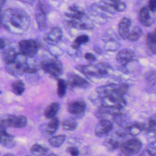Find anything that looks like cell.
<instances>
[{
    "mask_svg": "<svg viewBox=\"0 0 156 156\" xmlns=\"http://www.w3.org/2000/svg\"><path fill=\"white\" fill-rule=\"evenodd\" d=\"M62 127L66 130L73 131L76 129L77 122L74 118H67L62 122Z\"/></svg>",
    "mask_w": 156,
    "mask_h": 156,
    "instance_id": "obj_28",
    "label": "cell"
},
{
    "mask_svg": "<svg viewBox=\"0 0 156 156\" xmlns=\"http://www.w3.org/2000/svg\"><path fill=\"white\" fill-rule=\"evenodd\" d=\"M18 47L20 54L26 57L32 58L37 54L39 44L36 40L33 39L23 40L19 42Z\"/></svg>",
    "mask_w": 156,
    "mask_h": 156,
    "instance_id": "obj_6",
    "label": "cell"
},
{
    "mask_svg": "<svg viewBox=\"0 0 156 156\" xmlns=\"http://www.w3.org/2000/svg\"><path fill=\"white\" fill-rule=\"evenodd\" d=\"M30 152L35 155L41 156L44 155L48 152V148L39 144H34L30 148Z\"/></svg>",
    "mask_w": 156,
    "mask_h": 156,
    "instance_id": "obj_30",
    "label": "cell"
},
{
    "mask_svg": "<svg viewBox=\"0 0 156 156\" xmlns=\"http://www.w3.org/2000/svg\"><path fill=\"white\" fill-rule=\"evenodd\" d=\"M85 103L82 100L73 101L69 102L67 105L68 112L76 117L82 116L85 110Z\"/></svg>",
    "mask_w": 156,
    "mask_h": 156,
    "instance_id": "obj_9",
    "label": "cell"
},
{
    "mask_svg": "<svg viewBox=\"0 0 156 156\" xmlns=\"http://www.w3.org/2000/svg\"><path fill=\"white\" fill-rule=\"evenodd\" d=\"M113 129L112 122L108 119H101L96 126L94 133L96 136L102 137L108 135Z\"/></svg>",
    "mask_w": 156,
    "mask_h": 156,
    "instance_id": "obj_10",
    "label": "cell"
},
{
    "mask_svg": "<svg viewBox=\"0 0 156 156\" xmlns=\"http://www.w3.org/2000/svg\"><path fill=\"white\" fill-rule=\"evenodd\" d=\"M27 122L26 117L23 115L0 114V126L4 128L7 127L23 128L26 126Z\"/></svg>",
    "mask_w": 156,
    "mask_h": 156,
    "instance_id": "obj_5",
    "label": "cell"
},
{
    "mask_svg": "<svg viewBox=\"0 0 156 156\" xmlns=\"http://www.w3.org/2000/svg\"><path fill=\"white\" fill-rule=\"evenodd\" d=\"M67 84L65 80L62 79H57V95L59 98H63L66 92Z\"/></svg>",
    "mask_w": 156,
    "mask_h": 156,
    "instance_id": "obj_31",
    "label": "cell"
},
{
    "mask_svg": "<svg viewBox=\"0 0 156 156\" xmlns=\"http://www.w3.org/2000/svg\"><path fill=\"white\" fill-rule=\"evenodd\" d=\"M68 10L69 12L65 13V16L69 19L81 20L85 15L83 10L80 7L75 4L70 5L68 8Z\"/></svg>",
    "mask_w": 156,
    "mask_h": 156,
    "instance_id": "obj_16",
    "label": "cell"
},
{
    "mask_svg": "<svg viewBox=\"0 0 156 156\" xmlns=\"http://www.w3.org/2000/svg\"><path fill=\"white\" fill-rule=\"evenodd\" d=\"M155 129H156V121L155 118L151 117L150 119L148 121L147 124L146 126H144V129L147 133H155Z\"/></svg>",
    "mask_w": 156,
    "mask_h": 156,
    "instance_id": "obj_32",
    "label": "cell"
},
{
    "mask_svg": "<svg viewBox=\"0 0 156 156\" xmlns=\"http://www.w3.org/2000/svg\"><path fill=\"white\" fill-rule=\"evenodd\" d=\"M108 7H109L115 13L116 12H122L126 7V3L118 0H111V1H102Z\"/></svg>",
    "mask_w": 156,
    "mask_h": 156,
    "instance_id": "obj_20",
    "label": "cell"
},
{
    "mask_svg": "<svg viewBox=\"0 0 156 156\" xmlns=\"http://www.w3.org/2000/svg\"><path fill=\"white\" fill-rule=\"evenodd\" d=\"M48 156H57V155H55V154H49V155H48Z\"/></svg>",
    "mask_w": 156,
    "mask_h": 156,
    "instance_id": "obj_43",
    "label": "cell"
},
{
    "mask_svg": "<svg viewBox=\"0 0 156 156\" xmlns=\"http://www.w3.org/2000/svg\"><path fill=\"white\" fill-rule=\"evenodd\" d=\"M60 108V104L57 102H52L44 111V115L48 119H51L55 116Z\"/></svg>",
    "mask_w": 156,
    "mask_h": 156,
    "instance_id": "obj_22",
    "label": "cell"
},
{
    "mask_svg": "<svg viewBox=\"0 0 156 156\" xmlns=\"http://www.w3.org/2000/svg\"><path fill=\"white\" fill-rule=\"evenodd\" d=\"M131 26L130 19L127 17H123L119 21L118 26V32L122 39H127L130 32Z\"/></svg>",
    "mask_w": 156,
    "mask_h": 156,
    "instance_id": "obj_14",
    "label": "cell"
},
{
    "mask_svg": "<svg viewBox=\"0 0 156 156\" xmlns=\"http://www.w3.org/2000/svg\"><path fill=\"white\" fill-rule=\"evenodd\" d=\"M62 31L60 28L54 27L50 31L46 34L44 40L50 44H55L59 42L62 38Z\"/></svg>",
    "mask_w": 156,
    "mask_h": 156,
    "instance_id": "obj_13",
    "label": "cell"
},
{
    "mask_svg": "<svg viewBox=\"0 0 156 156\" xmlns=\"http://www.w3.org/2000/svg\"><path fill=\"white\" fill-rule=\"evenodd\" d=\"M4 156H15V155L13 154H12L8 153V154H6L5 155H4Z\"/></svg>",
    "mask_w": 156,
    "mask_h": 156,
    "instance_id": "obj_41",
    "label": "cell"
},
{
    "mask_svg": "<svg viewBox=\"0 0 156 156\" xmlns=\"http://www.w3.org/2000/svg\"><path fill=\"white\" fill-rule=\"evenodd\" d=\"M68 83L71 88L79 87L82 88H87L90 84L84 78L74 73H69L67 74Z\"/></svg>",
    "mask_w": 156,
    "mask_h": 156,
    "instance_id": "obj_11",
    "label": "cell"
},
{
    "mask_svg": "<svg viewBox=\"0 0 156 156\" xmlns=\"http://www.w3.org/2000/svg\"><path fill=\"white\" fill-rule=\"evenodd\" d=\"M88 41H89V37L87 35H85V34L80 35L75 38L73 44L71 45V47L74 49H79L81 44H85L88 42Z\"/></svg>",
    "mask_w": 156,
    "mask_h": 156,
    "instance_id": "obj_29",
    "label": "cell"
},
{
    "mask_svg": "<svg viewBox=\"0 0 156 156\" xmlns=\"http://www.w3.org/2000/svg\"><path fill=\"white\" fill-rule=\"evenodd\" d=\"M134 57L135 54L133 51L131 49L125 48L118 52L116 57V60L122 66H126L127 64L132 62Z\"/></svg>",
    "mask_w": 156,
    "mask_h": 156,
    "instance_id": "obj_12",
    "label": "cell"
},
{
    "mask_svg": "<svg viewBox=\"0 0 156 156\" xmlns=\"http://www.w3.org/2000/svg\"><path fill=\"white\" fill-rule=\"evenodd\" d=\"M2 26V18H1V14L0 13V27Z\"/></svg>",
    "mask_w": 156,
    "mask_h": 156,
    "instance_id": "obj_40",
    "label": "cell"
},
{
    "mask_svg": "<svg viewBox=\"0 0 156 156\" xmlns=\"http://www.w3.org/2000/svg\"><path fill=\"white\" fill-rule=\"evenodd\" d=\"M142 147L141 141L137 138H132L122 143L119 147L123 154L134 155L138 154Z\"/></svg>",
    "mask_w": 156,
    "mask_h": 156,
    "instance_id": "obj_7",
    "label": "cell"
},
{
    "mask_svg": "<svg viewBox=\"0 0 156 156\" xmlns=\"http://www.w3.org/2000/svg\"><path fill=\"white\" fill-rule=\"evenodd\" d=\"M2 26L12 33L21 34L27 30L30 20L29 15L23 9L9 8L1 14Z\"/></svg>",
    "mask_w": 156,
    "mask_h": 156,
    "instance_id": "obj_1",
    "label": "cell"
},
{
    "mask_svg": "<svg viewBox=\"0 0 156 156\" xmlns=\"http://www.w3.org/2000/svg\"><path fill=\"white\" fill-rule=\"evenodd\" d=\"M5 46H6L5 41L2 38H0V48L3 49Z\"/></svg>",
    "mask_w": 156,
    "mask_h": 156,
    "instance_id": "obj_38",
    "label": "cell"
},
{
    "mask_svg": "<svg viewBox=\"0 0 156 156\" xmlns=\"http://www.w3.org/2000/svg\"><path fill=\"white\" fill-rule=\"evenodd\" d=\"M76 69L87 76L102 77L108 73V70L112 68L108 63H99L97 65L88 64L76 66Z\"/></svg>",
    "mask_w": 156,
    "mask_h": 156,
    "instance_id": "obj_3",
    "label": "cell"
},
{
    "mask_svg": "<svg viewBox=\"0 0 156 156\" xmlns=\"http://www.w3.org/2000/svg\"><path fill=\"white\" fill-rule=\"evenodd\" d=\"M27 156H30V155H27Z\"/></svg>",
    "mask_w": 156,
    "mask_h": 156,
    "instance_id": "obj_44",
    "label": "cell"
},
{
    "mask_svg": "<svg viewBox=\"0 0 156 156\" xmlns=\"http://www.w3.org/2000/svg\"><path fill=\"white\" fill-rule=\"evenodd\" d=\"M43 129L44 132L49 135H52L54 134L57 130L59 126V120L57 117H54L51 119L50 121L47 123L43 124Z\"/></svg>",
    "mask_w": 156,
    "mask_h": 156,
    "instance_id": "obj_17",
    "label": "cell"
},
{
    "mask_svg": "<svg viewBox=\"0 0 156 156\" xmlns=\"http://www.w3.org/2000/svg\"><path fill=\"white\" fill-rule=\"evenodd\" d=\"M42 69L51 77L58 78L63 72V66L60 60L52 55H46L40 62Z\"/></svg>",
    "mask_w": 156,
    "mask_h": 156,
    "instance_id": "obj_2",
    "label": "cell"
},
{
    "mask_svg": "<svg viewBox=\"0 0 156 156\" xmlns=\"http://www.w3.org/2000/svg\"><path fill=\"white\" fill-rule=\"evenodd\" d=\"M147 152L149 156H155L156 151H155V143L153 142L151 143L147 148Z\"/></svg>",
    "mask_w": 156,
    "mask_h": 156,
    "instance_id": "obj_34",
    "label": "cell"
},
{
    "mask_svg": "<svg viewBox=\"0 0 156 156\" xmlns=\"http://www.w3.org/2000/svg\"><path fill=\"white\" fill-rule=\"evenodd\" d=\"M1 52V57L6 65L11 63L15 58L17 52L13 48L5 46Z\"/></svg>",
    "mask_w": 156,
    "mask_h": 156,
    "instance_id": "obj_18",
    "label": "cell"
},
{
    "mask_svg": "<svg viewBox=\"0 0 156 156\" xmlns=\"http://www.w3.org/2000/svg\"><path fill=\"white\" fill-rule=\"evenodd\" d=\"M50 7L49 4L44 1H38L37 5V10L40 11L44 14H47L50 12Z\"/></svg>",
    "mask_w": 156,
    "mask_h": 156,
    "instance_id": "obj_33",
    "label": "cell"
},
{
    "mask_svg": "<svg viewBox=\"0 0 156 156\" xmlns=\"http://www.w3.org/2000/svg\"><path fill=\"white\" fill-rule=\"evenodd\" d=\"M67 151L70 154L71 156H78L79 155V149L74 146H72L67 148Z\"/></svg>",
    "mask_w": 156,
    "mask_h": 156,
    "instance_id": "obj_35",
    "label": "cell"
},
{
    "mask_svg": "<svg viewBox=\"0 0 156 156\" xmlns=\"http://www.w3.org/2000/svg\"><path fill=\"white\" fill-rule=\"evenodd\" d=\"M146 42L147 48L152 54H155L156 51V34L155 30L153 32L147 33L146 37Z\"/></svg>",
    "mask_w": 156,
    "mask_h": 156,
    "instance_id": "obj_21",
    "label": "cell"
},
{
    "mask_svg": "<svg viewBox=\"0 0 156 156\" xmlns=\"http://www.w3.org/2000/svg\"><path fill=\"white\" fill-rule=\"evenodd\" d=\"M28 66L27 57L20 53H17L15 59L6 65L7 71L11 74L17 76L26 73Z\"/></svg>",
    "mask_w": 156,
    "mask_h": 156,
    "instance_id": "obj_4",
    "label": "cell"
},
{
    "mask_svg": "<svg viewBox=\"0 0 156 156\" xmlns=\"http://www.w3.org/2000/svg\"><path fill=\"white\" fill-rule=\"evenodd\" d=\"M5 2V1H0V7H1L3 5V4Z\"/></svg>",
    "mask_w": 156,
    "mask_h": 156,
    "instance_id": "obj_42",
    "label": "cell"
},
{
    "mask_svg": "<svg viewBox=\"0 0 156 156\" xmlns=\"http://www.w3.org/2000/svg\"><path fill=\"white\" fill-rule=\"evenodd\" d=\"M144 124L141 122H135L126 127L124 130L126 134H129L132 136L138 135L144 129Z\"/></svg>",
    "mask_w": 156,
    "mask_h": 156,
    "instance_id": "obj_19",
    "label": "cell"
},
{
    "mask_svg": "<svg viewBox=\"0 0 156 156\" xmlns=\"http://www.w3.org/2000/svg\"><path fill=\"white\" fill-rule=\"evenodd\" d=\"M94 51H95V52H98V53H101V49L99 48V47H96V48H94Z\"/></svg>",
    "mask_w": 156,
    "mask_h": 156,
    "instance_id": "obj_39",
    "label": "cell"
},
{
    "mask_svg": "<svg viewBox=\"0 0 156 156\" xmlns=\"http://www.w3.org/2000/svg\"><path fill=\"white\" fill-rule=\"evenodd\" d=\"M148 9L153 13H155L156 11V1L155 0H150L147 4Z\"/></svg>",
    "mask_w": 156,
    "mask_h": 156,
    "instance_id": "obj_36",
    "label": "cell"
},
{
    "mask_svg": "<svg viewBox=\"0 0 156 156\" xmlns=\"http://www.w3.org/2000/svg\"><path fill=\"white\" fill-rule=\"evenodd\" d=\"M104 41L105 42L104 44V48L107 51H115L120 46V44L116 38H114L113 37L112 38L107 36V39L104 40Z\"/></svg>",
    "mask_w": 156,
    "mask_h": 156,
    "instance_id": "obj_23",
    "label": "cell"
},
{
    "mask_svg": "<svg viewBox=\"0 0 156 156\" xmlns=\"http://www.w3.org/2000/svg\"><path fill=\"white\" fill-rule=\"evenodd\" d=\"M35 19L38 28L42 31L46 27V15L36 10Z\"/></svg>",
    "mask_w": 156,
    "mask_h": 156,
    "instance_id": "obj_24",
    "label": "cell"
},
{
    "mask_svg": "<svg viewBox=\"0 0 156 156\" xmlns=\"http://www.w3.org/2000/svg\"><path fill=\"white\" fill-rule=\"evenodd\" d=\"M84 57L87 61H88L90 62H93L95 61L96 59L95 55L90 52H86L84 54Z\"/></svg>",
    "mask_w": 156,
    "mask_h": 156,
    "instance_id": "obj_37",
    "label": "cell"
},
{
    "mask_svg": "<svg viewBox=\"0 0 156 156\" xmlns=\"http://www.w3.org/2000/svg\"><path fill=\"white\" fill-rule=\"evenodd\" d=\"M123 136L120 135L118 132L116 133V136H110L107 138L104 142V145L110 151H113L119 147L122 143L119 138H122Z\"/></svg>",
    "mask_w": 156,
    "mask_h": 156,
    "instance_id": "obj_15",
    "label": "cell"
},
{
    "mask_svg": "<svg viewBox=\"0 0 156 156\" xmlns=\"http://www.w3.org/2000/svg\"><path fill=\"white\" fill-rule=\"evenodd\" d=\"M66 140V136L64 135H59L56 136H53L49 139V143L50 145L54 147H59Z\"/></svg>",
    "mask_w": 156,
    "mask_h": 156,
    "instance_id": "obj_25",
    "label": "cell"
},
{
    "mask_svg": "<svg viewBox=\"0 0 156 156\" xmlns=\"http://www.w3.org/2000/svg\"><path fill=\"white\" fill-rule=\"evenodd\" d=\"M24 84L21 80H15L12 83V90L13 93L17 96L21 95L24 91Z\"/></svg>",
    "mask_w": 156,
    "mask_h": 156,
    "instance_id": "obj_27",
    "label": "cell"
},
{
    "mask_svg": "<svg viewBox=\"0 0 156 156\" xmlns=\"http://www.w3.org/2000/svg\"><path fill=\"white\" fill-rule=\"evenodd\" d=\"M143 33V30L140 27L135 26L129 32L127 39L130 41H136L141 37Z\"/></svg>",
    "mask_w": 156,
    "mask_h": 156,
    "instance_id": "obj_26",
    "label": "cell"
},
{
    "mask_svg": "<svg viewBox=\"0 0 156 156\" xmlns=\"http://www.w3.org/2000/svg\"><path fill=\"white\" fill-rule=\"evenodd\" d=\"M155 13L152 12L147 5L143 7L140 9L138 15V20L142 26L145 27L150 26L155 22Z\"/></svg>",
    "mask_w": 156,
    "mask_h": 156,
    "instance_id": "obj_8",
    "label": "cell"
}]
</instances>
